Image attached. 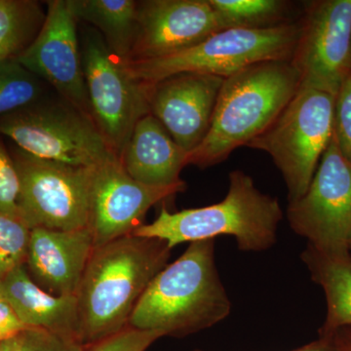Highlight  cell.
Segmentation results:
<instances>
[{
    "label": "cell",
    "mask_w": 351,
    "mask_h": 351,
    "mask_svg": "<svg viewBox=\"0 0 351 351\" xmlns=\"http://www.w3.org/2000/svg\"><path fill=\"white\" fill-rule=\"evenodd\" d=\"M186 189L182 181L172 186H149L134 180L119 158L95 169L88 228L94 248L132 234L143 225L145 214L157 203Z\"/></svg>",
    "instance_id": "obj_14"
},
{
    "label": "cell",
    "mask_w": 351,
    "mask_h": 351,
    "mask_svg": "<svg viewBox=\"0 0 351 351\" xmlns=\"http://www.w3.org/2000/svg\"><path fill=\"white\" fill-rule=\"evenodd\" d=\"M311 279L324 291L327 315L321 336L351 326V254H324L307 245L302 253Z\"/></svg>",
    "instance_id": "obj_19"
},
{
    "label": "cell",
    "mask_w": 351,
    "mask_h": 351,
    "mask_svg": "<svg viewBox=\"0 0 351 351\" xmlns=\"http://www.w3.org/2000/svg\"><path fill=\"white\" fill-rule=\"evenodd\" d=\"M171 251L163 240L133 234L94 248L75 295L83 345L128 326L138 300L168 265Z\"/></svg>",
    "instance_id": "obj_1"
},
{
    "label": "cell",
    "mask_w": 351,
    "mask_h": 351,
    "mask_svg": "<svg viewBox=\"0 0 351 351\" xmlns=\"http://www.w3.org/2000/svg\"><path fill=\"white\" fill-rule=\"evenodd\" d=\"M11 156L20 178L21 219L29 230L88 228L96 167L53 162L19 147Z\"/></svg>",
    "instance_id": "obj_9"
},
{
    "label": "cell",
    "mask_w": 351,
    "mask_h": 351,
    "mask_svg": "<svg viewBox=\"0 0 351 351\" xmlns=\"http://www.w3.org/2000/svg\"><path fill=\"white\" fill-rule=\"evenodd\" d=\"M335 100L328 92L300 86L276 121L247 145L271 156L287 186L289 203L306 193L331 142Z\"/></svg>",
    "instance_id": "obj_6"
},
{
    "label": "cell",
    "mask_w": 351,
    "mask_h": 351,
    "mask_svg": "<svg viewBox=\"0 0 351 351\" xmlns=\"http://www.w3.org/2000/svg\"><path fill=\"white\" fill-rule=\"evenodd\" d=\"M334 134L341 154L351 165V73L341 83L335 100Z\"/></svg>",
    "instance_id": "obj_28"
},
{
    "label": "cell",
    "mask_w": 351,
    "mask_h": 351,
    "mask_svg": "<svg viewBox=\"0 0 351 351\" xmlns=\"http://www.w3.org/2000/svg\"><path fill=\"white\" fill-rule=\"evenodd\" d=\"M0 297L10 304L25 327L80 339L75 295L59 297L46 292L32 280L25 265L0 280Z\"/></svg>",
    "instance_id": "obj_18"
},
{
    "label": "cell",
    "mask_w": 351,
    "mask_h": 351,
    "mask_svg": "<svg viewBox=\"0 0 351 351\" xmlns=\"http://www.w3.org/2000/svg\"><path fill=\"white\" fill-rule=\"evenodd\" d=\"M228 29L263 27L282 13L284 2L278 0H209Z\"/></svg>",
    "instance_id": "obj_23"
},
{
    "label": "cell",
    "mask_w": 351,
    "mask_h": 351,
    "mask_svg": "<svg viewBox=\"0 0 351 351\" xmlns=\"http://www.w3.org/2000/svg\"><path fill=\"white\" fill-rule=\"evenodd\" d=\"M228 29L209 0L138 1L135 38L127 62L170 56Z\"/></svg>",
    "instance_id": "obj_12"
},
{
    "label": "cell",
    "mask_w": 351,
    "mask_h": 351,
    "mask_svg": "<svg viewBox=\"0 0 351 351\" xmlns=\"http://www.w3.org/2000/svg\"><path fill=\"white\" fill-rule=\"evenodd\" d=\"M230 311L215 263V239L201 240L152 279L128 326L182 338L213 327Z\"/></svg>",
    "instance_id": "obj_2"
},
{
    "label": "cell",
    "mask_w": 351,
    "mask_h": 351,
    "mask_svg": "<svg viewBox=\"0 0 351 351\" xmlns=\"http://www.w3.org/2000/svg\"><path fill=\"white\" fill-rule=\"evenodd\" d=\"M350 254H351V239H350Z\"/></svg>",
    "instance_id": "obj_33"
},
{
    "label": "cell",
    "mask_w": 351,
    "mask_h": 351,
    "mask_svg": "<svg viewBox=\"0 0 351 351\" xmlns=\"http://www.w3.org/2000/svg\"><path fill=\"white\" fill-rule=\"evenodd\" d=\"M20 178L11 152L0 138V214L21 219Z\"/></svg>",
    "instance_id": "obj_25"
},
{
    "label": "cell",
    "mask_w": 351,
    "mask_h": 351,
    "mask_svg": "<svg viewBox=\"0 0 351 351\" xmlns=\"http://www.w3.org/2000/svg\"><path fill=\"white\" fill-rule=\"evenodd\" d=\"M299 34L300 25L294 24L232 27L170 56L126 62V66L131 75L145 84L186 73L226 78L252 64L291 61Z\"/></svg>",
    "instance_id": "obj_5"
},
{
    "label": "cell",
    "mask_w": 351,
    "mask_h": 351,
    "mask_svg": "<svg viewBox=\"0 0 351 351\" xmlns=\"http://www.w3.org/2000/svg\"><path fill=\"white\" fill-rule=\"evenodd\" d=\"M76 21L69 0L47 1L40 32L16 60L54 88L60 98L91 117Z\"/></svg>",
    "instance_id": "obj_13"
},
{
    "label": "cell",
    "mask_w": 351,
    "mask_h": 351,
    "mask_svg": "<svg viewBox=\"0 0 351 351\" xmlns=\"http://www.w3.org/2000/svg\"><path fill=\"white\" fill-rule=\"evenodd\" d=\"M301 86L291 61L263 62L223 80L206 137L188 154L201 169L226 160L257 138L283 112Z\"/></svg>",
    "instance_id": "obj_3"
},
{
    "label": "cell",
    "mask_w": 351,
    "mask_h": 351,
    "mask_svg": "<svg viewBox=\"0 0 351 351\" xmlns=\"http://www.w3.org/2000/svg\"><path fill=\"white\" fill-rule=\"evenodd\" d=\"M69 4L76 20L96 27L113 54L128 61L135 38L138 1L69 0Z\"/></svg>",
    "instance_id": "obj_20"
},
{
    "label": "cell",
    "mask_w": 351,
    "mask_h": 351,
    "mask_svg": "<svg viewBox=\"0 0 351 351\" xmlns=\"http://www.w3.org/2000/svg\"><path fill=\"white\" fill-rule=\"evenodd\" d=\"M223 80L206 73H186L149 84L152 114L188 154L206 137Z\"/></svg>",
    "instance_id": "obj_15"
},
{
    "label": "cell",
    "mask_w": 351,
    "mask_h": 351,
    "mask_svg": "<svg viewBox=\"0 0 351 351\" xmlns=\"http://www.w3.org/2000/svg\"><path fill=\"white\" fill-rule=\"evenodd\" d=\"M46 13L32 0H0V63L16 60L40 32Z\"/></svg>",
    "instance_id": "obj_21"
},
{
    "label": "cell",
    "mask_w": 351,
    "mask_h": 351,
    "mask_svg": "<svg viewBox=\"0 0 351 351\" xmlns=\"http://www.w3.org/2000/svg\"><path fill=\"white\" fill-rule=\"evenodd\" d=\"M193 351L205 350H196ZM293 351H339V350L334 336L329 335V336H321L320 339H317V341H313V343H308V345Z\"/></svg>",
    "instance_id": "obj_30"
},
{
    "label": "cell",
    "mask_w": 351,
    "mask_h": 351,
    "mask_svg": "<svg viewBox=\"0 0 351 351\" xmlns=\"http://www.w3.org/2000/svg\"><path fill=\"white\" fill-rule=\"evenodd\" d=\"M43 82L17 60L0 63V119L45 99Z\"/></svg>",
    "instance_id": "obj_22"
},
{
    "label": "cell",
    "mask_w": 351,
    "mask_h": 351,
    "mask_svg": "<svg viewBox=\"0 0 351 351\" xmlns=\"http://www.w3.org/2000/svg\"><path fill=\"white\" fill-rule=\"evenodd\" d=\"M282 219L277 198L258 191L250 176L235 170L230 174L228 195L221 202L176 213L162 207L152 223H143L132 234L163 240L170 249L184 242L230 235L239 250L261 252L276 244Z\"/></svg>",
    "instance_id": "obj_4"
},
{
    "label": "cell",
    "mask_w": 351,
    "mask_h": 351,
    "mask_svg": "<svg viewBox=\"0 0 351 351\" xmlns=\"http://www.w3.org/2000/svg\"><path fill=\"white\" fill-rule=\"evenodd\" d=\"M19 351H85L76 337L27 328L17 336Z\"/></svg>",
    "instance_id": "obj_26"
},
{
    "label": "cell",
    "mask_w": 351,
    "mask_h": 351,
    "mask_svg": "<svg viewBox=\"0 0 351 351\" xmlns=\"http://www.w3.org/2000/svg\"><path fill=\"white\" fill-rule=\"evenodd\" d=\"M94 250L89 228L31 230L27 270L39 287L51 295H75Z\"/></svg>",
    "instance_id": "obj_16"
},
{
    "label": "cell",
    "mask_w": 351,
    "mask_h": 351,
    "mask_svg": "<svg viewBox=\"0 0 351 351\" xmlns=\"http://www.w3.org/2000/svg\"><path fill=\"white\" fill-rule=\"evenodd\" d=\"M25 329L10 304L0 297V341L14 338Z\"/></svg>",
    "instance_id": "obj_29"
},
{
    "label": "cell",
    "mask_w": 351,
    "mask_h": 351,
    "mask_svg": "<svg viewBox=\"0 0 351 351\" xmlns=\"http://www.w3.org/2000/svg\"><path fill=\"white\" fill-rule=\"evenodd\" d=\"M289 225L324 254L350 252L351 165L332 134L306 193L289 203Z\"/></svg>",
    "instance_id": "obj_10"
},
{
    "label": "cell",
    "mask_w": 351,
    "mask_h": 351,
    "mask_svg": "<svg viewBox=\"0 0 351 351\" xmlns=\"http://www.w3.org/2000/svg\"><path fill=\"white\" fill-rule=\"evenodd\" d=\"M80 50L92 119L119 158L138 120L151 113L149 84L131 75L95 29L82 32Z\"/></svg>",
    "instance_id": "obj_8"
},
{
    "label": "cell",
    "mask_w": 351,
    "mask_h": 351,
    "mask_svg": "<svg viewBox=\"0 0 351 351\" xmlns=\"http://www.w3.org/2000/svg\"><path fill=\"white\" fill-rule=\"evenodd\" d=\"M0 351H19L17 336L0 341Z\"/></svg>",
    "instance_id": "obj_32"
},
{
    "label": "cell",
    "mask_w": 351,
    "mask_h": 351,
    "mask_svg": "<svg viewBox=\"0 0 351 351\" xmlns=\"http://www.w3.org/2000/svg\"><path fill=\"white\" fill-rule=\"evenodd\" d=\"M331 335L336 339L339 351H351V326L339 328Z\"/></svg>",
    "instance_id": "obj_31"
},
{
    "label": "cell",
    "mask_w": 351,
    "mask_h": 351,
    "mask_svg": "<svg viewBox=\"0 0 351 351\" xmlns=\"http://www.w3.org/2000/svg\"><path fill=\"white\" fill-rule=\"evenodd\" d=\"M188 154L149 113L136 124L119 160L136 181L149 186H172L182 181L180 174L188 165Z\"/></svg>",
    "instance_id": "obj_17"
},
{
    "label": "cell",
    "mask_w": 351,
    "mask_h": 351,
    "mask_svg": "<svg viewBox=\"0 0 351 351\" xmlns=\"http://www.w3.org/2000/svg\"><path fill=\"white\" fill-rule=\"evenodd\" d=\"M0 136L32 156L66 165L93 168L119 158L93 119L62 98L1 117Z\"/></svg>",
    "instance_id": "obj_7"
},
{
    "label": "cell",
    "mask_w": 351,
    "mask_h": 351,
    "mask_svg": "<svg viewBox=\"0 0 351 351\" xmlns=\"http://www.w3.org/2000/svg\"><path fill=\"white\" fill-rule=\"evenodd\" d=\"M351 0H326L314 4L304 25L291 63L301 77V87L336 97L350 75Z\"/></svg>",
    "instance_id": "obj_11"
},
{
    "label": "cell",
    "mask_w": 351,
    "mask_h": 351,
    "mask_svg": "<svg viewBox=\"0 0 351 351\" xmlns=\"http://www.w3.org/2000/svg\"><path fill=\"white\" fill-rule=\"evenodd\" d=\"M162 337L160 332L145 331L127 326L98 343L85 346V351H145Z\"/></svg>",
    "instance_id": "obj_27"
},
{
    "label": "cell",
    "mask_w": 351,
    "mask_h": 351,
    "mask_svg": "<svg viewBox=\"0 0 351 351\" xmlns=\"http://www.w3.org/2000/svg\"><path fill=\"white\" fill-rule=\"evenodd\" d=\"M31 230L20 219L0 214V280L25 265Z\"/></svg>",
    "instance_id": "obj_24"
}]
</instances>
